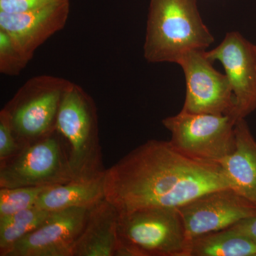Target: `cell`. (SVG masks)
<instances>
[{"label":"cell","instance_id":"1","mask_svg":"<svg viewBox=\"0 0 256 256\" xmlns=\"http://www.w3.org/2000/svg\"><path fill=\"white\" fill-rule=\"evenodd\" d=\"M228 188L220 164L192 159L170 140H150L137 146L106 170L104 176L105 198L119 214L178 208L206 192Z\"/></svg>","mask_w":256,"mask_h":256},{"label":"cell","instance_id":"2","mask_svg":"<svg viewBox=\"0 0 256 256\" xmlns=\"http://www.w3.org/2000/svg\"><path fill=\"white\" fill-rule=\"evenodd\" d=\"M214 42L196 0H150L143 47L150 63L178 64L185 54L206 50Z\"/></svg>","mask_w":256,"mask_h":256},{"label":"cell","instance_id":"3","mask_svg":"<svg viewBox=\"0 0 256 256\" xmlns=\"http://www.w3.org/2000/svg\"><path fill=\"white\" fill-rule=\"evenodd\" d=\"M114 256H188V239L178 208L119 214Z\"/></svg>","mask_w":256,"mask_h":256},{"label":"cell","instance_id":"4","mask_svg":"<svg viewBox=\"0 0 256 256\" xmlns=\"http://www.w3.org/2000/svg\"><path fill=\"white\" fill-rule=\"evenodd\" d=\"M56 130L63 140L74 178L105 174L95 101L73 82L60 104Z\"/></svg>","mask_w":256,"mask_h":256},{"label":"cell","instance_id":"5","mask_svg":"<svg viewBox=\"0 0 256 256\" xmlns=\"http://www.w3.org/2000/svg\"><path fill=\"white\" fill-rule=\"evenodd\" d=\"M72 84L62 77L36 76L25 82L2 109L22 148L55 130L60 104Z\"/></svg>","mask_w":256,"mask_h":256},{"label":"cell","instance_id":"6","mask_svg":"<svg viewBox=\"0 0 256 256\" xmlns=\"http://www.w3.org/2000/svg\"><path fill=\"white\" fill-rule=\"evenodd\" d=\"M237 120L228 114H195L181 110L162 120L170 142L184 156L220 164L235 149Z\"/></svg>","mask_w":256,"mask_h":256},{"label":"cell","instance_id":"7","mask_svg":"<svg viewBox=\"0 0 256 256\" xmlns=\"http://www.w3.org/2000/svg\"><path fill=\"white\" fill-rule=\"evenodd\" d=\"M74 178L66 150L56 130L0 162V188L54 186Z\"/></svg>","mask_w":256,"mask_h":256},{"label":"cell","instance_id":"8","mask_svg":"<svg viewBox=\"0 0 256 256\" xmlns=\"http://www.w3.org/2000/svg\"><path fill=\"white\" fill-rule=\"evenodd\" d=\"M205 50L188 52L178 62L186 80L182 110L195 114H228L236 120L235 96L228 77L213 66Z\"/></svg>","mask_w":256,"mask_h":256},{"label":"cell","instance_id":"9","mask_svg":"<svg viewBox=\"0 0 256 256\" xmlns=\"http://www.w3.org/2000/svg\"><path fill=\"white\" fill-rule=\"evenodd\" d=\"M178 208L188 242L256 216L255 205L232 188L206 192Z\"/></svg>","mask_w":256,"mask_h":256},{"label":"cell","instance_id":"10","mask_svg":"<svg viewBox=\"0 0 256 256\" xmlns=\"http://www.w3.org/2000/svg\"><path fill=\"white\" fill-rule=\"evenodd\" d=\"M210 62L222 63L236 99L235 118H245L256 110V50L238 32L226 34L214 50H205Z\"/></svg>","mask_w":256,"mask_h":256},{"label":"cell","instance_id":"11","mask_svg":"<svg viewBox=\"0 0 256 256\" xmlns=\"http://www.w3.org/2000/svg\"><path fill=\"white\" fill-rule=\"evenodd\" d=\"M90 208L52 212L43 224L13 246L6 256H72Z\"/></svg>","mask_w":256,"mask_h":256},{"label":"cell","instance_id":"12","mask_svg":"<svg viewBox=\"0 0 256 256\" xmlns=\"http://www.w3.org/2000/svg\"><path fill=\"white\" fill-rule=\"evenodd\" d=\"M70 13V1L25 12H0V28L12 37L30 60L43 44L63 30Z\"/></svg>","mask_w":256,"mask_h":256},{"label":"cell","instance_id":"13","mask_svg":"<svg viewBox=\"0 0 256 256\" xmlns=\"http://www.w3.org/2000/svg\"><path fill=\"white\" fill-rule=\"evenodd\" d=\"M236 146L220 165L232 188L256 206V139L245 118L235 126Z\"/></svg>","mask_w":256,"mask_h":256},{"label":"cell","instance_id":"14","mask_svg":"<svg viewBox=\"0 0 256 256\" xmlns=\"http://www.w3.org/2000/svg\"><path fill=\"white\" fill-rule=\"evenodd\" d=\"M119 212L106 198L89 210L72 256H114Z\"/></svg>","mask_w":256,"mask_h":256},{"label":"cell","instance_id":"15","mask_svg":"<svg viewBox=\"0 0 256 256\" xmlns=\"http://www.w3.org/2000/svg\"><path fill=\"white\" fill-rule=\"evenodd\" d=\"M105 174L89 178H74L48 188L42 194L35 206L56 212L69 208H90L105 198Z\"/></svg>","mask_w":256,"mask_h":256},{"label":"cell","instance_id":"16","mask_svg":"<svg viewBox=\"0 0 256 256\" xmlns=\"http://www.w3.org/2000/svg\"><path fill=\"white\" fill-rule=\"evenodd\" d=\"M188 256H256V242L232 228L195 237Z\"/></svg>","mask_w":256,"mask_h":256},{"label":"cell","instance_id":"17","mask_svg":"<svg viewBox=\"0 0 256 256\" xmlns=\"http://www.w3.org/2000/svg\"><path fill=\"white\" fill-rule=\"evenodd\" d=\"M52 212L34 206L14 214L0 216V256H8L18 240L38 228Z\"/></svg>","mask_w":256,"mask_h":256},{"label":"cell","instance_id":"18","mask_svg":"<svg viewBox=\"0 0 256 256\" xmlns=\"http://www.w3.org/2000/svg\"><path fill=\"white\" fill-rule=\"evenodd\" d=\"M50 188L52 186L0 188V216L14 214L35 206L42 194Z\"/></svg>","mask_w":256,"mask_h":256},{"label":"cell","instance_id":"19","mask_svg":"<svg viewBox=\"0 0 256 256\" xmlns=\"http://www.w3.org/2000/svg\"><path fill=\"white\" fill-rule=\"evenodd\" d=\"M30 60L12 37L0 28V73L18 76Z\"/></svg>","mask_w":256,"mask_h":256},{"label":"cell","instance_id":"20","mask_svg":"<svg viewBox=\"0 0 256 256\" xmlns=\"http://www.w3.org/2000/svg\"><path fill=\"white\" fill-rule=\"evenodd\" d=\"M22 148L9 121L4 114L0 112V162L18 154Z\"/></svg>","mask_w":256,"mask_h":256},{"label":"cell","instance_id":"21","mask_svg":"<svg viewBox=\"0 0 256 256\" xmlns=\"http://www.w3.org/2000/svg\"><path fill=\"white\" fill-rule=\"evenodd\" d=\"M70 0H0V12L15 14Z\"/></svg>","mask_w":256,"mask_h":256},{"label":"cell","instance_id":"22","mask_svg":"<svg viewBox=\"0 0 256 256\" xmlns=\"http://www.w3.org/2000/svg\"><path fill=\"white\" fill-rule=\"evenodd\" d=\"M230 228L256 242V216L240 220Z\"/></svg>","mask_w":256,"mask_h":256},{"label":"cell","instance_id":"23","mask_svg":"<svg viewBox=\"0 0 256 256\" xmlns=\"http://www.w3.org/2000/svg\"></svg>","mask_w":256,"mask_h":256}]
</instances>
